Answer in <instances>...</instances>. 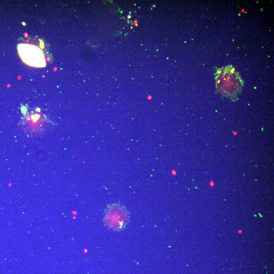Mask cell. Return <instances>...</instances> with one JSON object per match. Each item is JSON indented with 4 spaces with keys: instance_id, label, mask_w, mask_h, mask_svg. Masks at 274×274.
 I'll use <instances>...</instances> for the list:
<instances>
[{
    "instance_id": "obj_2",
    "label": "cell",
    "mask_w": 274,
    "mask_h": 274,
    "mask_svg": "<svg viewBox=\"0 0 274 274\" xmlns=\"http://www.w3.org/2000/svg\"><path fill=\"white\" fill-rule=\"evenodd\" d=\"M129 221L127 209L119 203L108 205L105 209L104 221L109 228L114 231L124 229Z\"/></svg>"
},
{
    "instance_id": "obj_3",
    "label": "cell",
    "mask_w": 274,
    "mask_h": 274,
    "mask_svg": "<svg viewBox=\"0 0 274 274\" xmlns=\"http://www.w3.org/2000/svg\"><path fill=\"white\" fill-rule=\"evenodd\" d=\"M17 49L20 57L26 64L36 67L46 66L43 53L39 47L28 44H20Z\"/></svg>"
},
{
    "instance_id": "obj_1",
    "label": "cell",
    "mask_w": 274,
    "mask_h": 274,
    "mask_svg": "<svg viewBox=\"0 0 274 274\" xmlns=\"http://www.w3.org/2000/svg\"><path fill=\"white\" fill-rule=\"evenodd\" d=\"M216 77V87L224 96L236 100L241 92L243 81L237 72L230 66L218 70Z\"/></svg>"
},
{
    "instance_id": "obj_4",
    "label": "cell",
    "mask_w": 274,
    "mask_h": 274,
    "mask_svg": "<svg viewBox=\"0 0 274 274\" xmlns=\"http://www.w3.org/2000/svg\"><path fill=\"white\" fill-rule=\"evenodd\" d=\"M130 17H131V16H130V15H128V18H130Z\"/></svg>"
}]
</instances>
